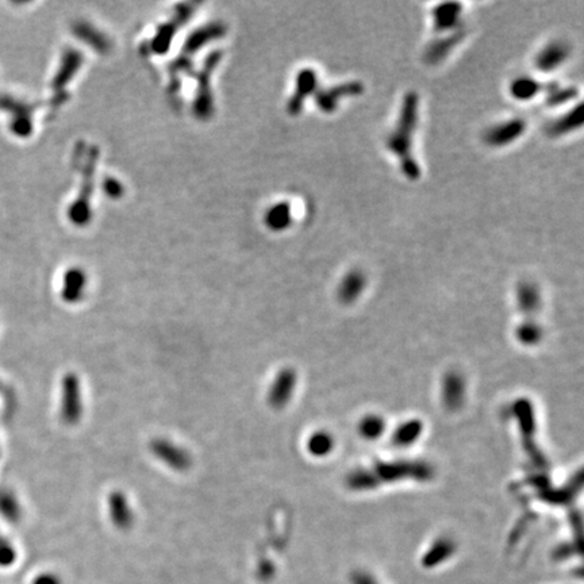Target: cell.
<instances>
[{
    "label": "cell",
    "instance_id": "obj_2",
    "mask_svg": "<svg viewBox=\"0 0 584 584\" xmlns=\"http://www.w3.org/2000/svg\"><path fill=\"white\" fill-rule=\"evenodd\" d=\"M82 382L77 373L68 372L61 379L60 418L66 426H76L84 412Z\"/></svg>",
    "mask_w": 584,
    "mask_h": 584
},
{
    "label": "cell",
    "instance_id": "obj_15",
    "mask_svg": "<svg viewBox=\"0 0 584 584\" xmlns=\"http://www.w3.org/2000/svg\"><path fill=\"white\" fill-rule=\"evenodd\" d=\"M0 516L10 523L18 522L22 517V504L15 493L7 487L0 488Z\"/></svg>",
    "mask_w": 584,
    "mask_h": 584
},
{
    "label": "cell",
    "instance_id": "obj_19",
    "mask_svg": "<svg viewBox=\"0 0 584 584\" xmlns=\"http://www.w3.org/2000/svg\"><path fill=\"white\" fill-rule=\"evenodd\" d=\"M386 430V422L380 415L369 414L359 424V432L366 440H376L383 435Z\"/></svg>",
    "mask_w": 584,
    "mask_h": 584
},
{
    "label": "cell",
    "instance_id": "obj_25",
    "mask_svg": "<svg viewBox=\"0 0 584 584\" xmlns=\"http://www.w3.org/2000/svg\"><path fill=\"white\" fill-rule=\"evenodd\" d=\"M17 559V551L0 533V567H10Z\"/></svg>",
    "mask_w": 584,
    "mask_h": 584
},
{
    "label": "cell",
    "instance_id": "obj_7",
    "mask_svg": "<svg viewBox=\"0 0 584 584\" xmlns=\"http://www.w3.org/2000/svg\"><path fill=\"white\" fill-rule=\"evenodd\" d=\"M571 56V46L562 41L546 43L534 59V66L542 73H551L557 70Z\"/></svg>",
    "mask_w": 584,
    "mask_h": 584
},
{
    "label": "cell",
    "instance_id": "obj_26",
    "mask_svg": "<svg viewBox=\"0 0 584 584\" xmlns=\"http://www.w3.org/2000/svg\"><path fill=\"white\" fill-rule=\"evenodd\" d=\"M33 584H61V581H60V578L57 575L46 572V574H43V575L37 576L34 579V583Z\"/></svg>",
    "mask_w": 584,
    "mask_h": 584
},
{
    "label": "cell",
    "instance_id": "obj_24",
    "mask_svg": "<svg viewBox=\"0 0 584 584\" xmlns=\"http://www.w3.org/2000/svg\"><path fill=\"white\" fill-rule=\"evenodd\" d=\"M290 223V209L288 204H278L269 211V226L274 229H284Z\"/></svg>",
    "mask_w": 584,
    "mask_h": 584
},
{
    "label": "cell",
    "instance_id": "obj_17",
    "mask_svg": "<svg viewBox=\"0 0 584 584\" xmlns=\"http://www.w3.org/2000/svg\"><path fill=\"white\" fill-rule=\"evenodd\" d=\"M442 392H444V400H445L447 406L451 407V409H454V407L456 409L463 402V396H464L463 377L458 376L457 373L448 375L445 377V382H444Z\"/></svg>",
    "mask_w": 584,
    "mask_h": 584
},
{
    "label": "cell",
    "instance_id": "obj_10",
    "mask_svg": "<svg viewBox=\"0 0 584 584\" xmlns=\"http://www.w3.org/2000/svg\"><path fill=\"white\" fill-rule=\"evenodd\" d=\"M465 30H458L449 34H444L442 37L434 40L428 45L425 50V61L429 64H438L445 60L449 53L454 49V46L464 38Z\"/></svg>",
    "mask_w": 584,
    "mask_h": 584
},
{
    "label": "cell",
    "instance_id": "obj_23",
    "mask_svg": "<svg viewBox=\"0 0 584 584\" xmlns=\"http://www.w3.org/2000/svg\"><path fill=\"white\" fill-rule=\"evenodd\" d=\"M541 337H542V329L534 321H526V322L519 324L518 330H517V338L522 344L534 345L540 341Z\"/></svg>",
    "mask_w": 584,
    "mask_h": 584
},
{
    "label": "cell",
    "instance_id": "obj_13",
    "mask_svg": "<svg viewBox=\"0 0 584 584\" xmlns=\"http://www.w3.org/2000/svg\"><path fill=\"white\" fill-rule=\"evenodd\" d=\"M542 87L534 77L518 76L510 84V95L518 102H529L540 93Z\"/></svg>",
    "mask_w": 584,
    "mask_h": 584
},
{
    "label": "cell",
    "instance_id": "obj_18",
    "mask_svg": "<svg viewBox=\"0 0 584 584\" xmlns=\"http://www.w3.org/2000/svg\"><path fill=\"white\" fill-rule=\"evenodd\" d=\"M334 448V440L327 432L313 433L307 440V451L311 456L324 457Z\"/></svg>",
    "mask_w": 584,
    "mask_h": 584
},
{
    "label": "cell",
    "instance_id": "obj_16",
    "mask_svg": "<svg viewBox=\"0 0 584 584\" xmlns=\"http://www.w3.org/2000/svg\"><path fill=\"white\" fill-rule=\"evenodd\" d=\"M86 276L80 271H70L64 278L63 299L68 303H77L84 295Z\"/></svg>",
    "mask_w": 584,
    "mask_h": 584
},
{
    "label": "cell",
    "instance_id": "obj_1",
    "mask_svg": "<svg viewBox=\"0 0 584 584\" xmlns=\"http://www.w3.org/2000/svg\"><path fill=\"white\" fill-rule=\"evenodd\" d=\"M418 95L412 91L407 92L399 110L398 122L386 138L387 149L398 157L402 172L409 180H417L421 176L419 165L412 156V138L418 123Z\"/></svg>",
    "mask_w": 584,
    "mask_h": 584
},
{
    "label": "cell",
    "instance_id": "obj_4",
    "mask_svg": "<svg viewBox=\"0 0 584 584\" xmlns=\"http://www.w3.org/2000/svg\"><path fill=\"white\" fill-rule=\"evenodd\" d=\"M527 128L523 118H510L490 126L483 133V142L490 148H504L519 140Z\"/></svg>",
    "mask_w": 584,
    "mask_h": 584
},
{
    "label": "cell",
    "instance_id": "obj_8",
    "mask_svg": "<svg viewBox=\"0 0 584 584\" xmlns=\"http://www.w3.org/2000/svg\"><path fill=\"white\" fill-rule=\"evenodd\" d=\"M108 516L112 525L121 530H129L134 523V510L123 491H112L107 497Z\"/></svg>",
    "mask_w": 584,
    "mask_h": 584
},
{
    "label": "cell",
    "instance_id": "obj_20",
    "mask_svg": "<svg viewBox=\"0 0 584 584\" xmlns=\"http://www.w3.org/2000/svg\"><path fill=\"white\" fill-rule=\"evenodd\" d=\"M318 79H317V73L311 69H304L299 75L298 79V93L297 98L294 99V103H291V111H297L299 107V103H302L304 100V96L311 93L314 91V88L317 87Z\"/></svg>",
    "mask_w": 584,
    "mask_h": 584
},
{
    "label": "cell",
    "instance_id": "obj_9",
    "mask_svg": "<svg viewBox=\"0 0 584 584\" xmlns=\"http://www.w3.org/2000/svg\"><path fill=\"white\" fill-rule=\"evenodd\" d=\"M582 125H583V108H582V105H578L571 108L562 117L556 118L555 121H551L545 126V133L551 138H559L576 129H581Z\"/></svg>",
    "mask_w": 584,
    "mask_h": 584
},
{
    "label": "cell",
    "instance_id": "obj_11",
    "mask_svg": "<svg viewBox=\"0 0 584 584\" xmlns=\"http://www.w3.org/2000/svg\"><path fill=\"white\" fill-rule=\"evenodd\" d=\"M363 92V86L359 82H350L341 86L331 87L329 89L320 93L318 96V106L324 112H333L337 110L338 103L345 96H356Z\"/></svg>",
    "mask_w": 584,
    "mask_h": 584
},
{
    "label": "cell",
    "instance_id": "obj_6",
    "mask_svg": "<svg viewBox=\"0 0 584 584\" xmlns=\"http://www.w3.org/2000/svg\"><path fill=\"white\" fill-rule=\"evenodd\" d=\"M433 30L437 34H449L463 30V4L441 3L432 10Z\"/></svg>",
    "mask_w": 584,
    "mask_h": 584
},
{
    "label": "cell",
    "instance_id": "obj_3",
    "mask_svg": "<svg viewBox=\"0 0 584 584\" xmlns=\"http://www.w3.org/2000/svg\"><path fill=\"white\" fill-rule=\"evenodd\" d=\"M149 451L154 458L163 463L165 467L176 472H186L193 467L191 454L165 437H157L151 440Z\"/></svg>",
    "mask_w": 584,
    "mask_h": 584
},
{
    "label": "cell",
    "instance_id": "obj_21",
    "mask_svg": "<svg viewBox=\"0 0 584 584\" xmlns=\"http://www.w3.org/2000/svg\"><path fill=\"white\" fill-rule=\"evenodd\" d=\"M578 96L575 87H562L552 84L546 88V103L548 106H562Z\"/></svg>",
    "mask_w": 584,
    "mask_h": 584
},
{
    "label": "cell",
    "instance_id": "obj_14",
    "mask_svg": "<svg viewBox=\"0 0 584 584\" xmlns=\"http://www.w3.org/2000/svg\"><path fill=\"white\" fill-rule=\"evenodd\" d=\"M517 304L521 311L526 314H533L540 308L541 294L540 290L536 284L530 281H522L517 287Z\"/></svg>",
    "mask_w": 584,
    "mask_h": 584
},
{
    "label": "cell",
    "instance_id": "obj_22",
    "mask_svg": "<svg viewBox=\"0 0 584 584\" xmlns=\"http://www.w3.org/2000/svg\"><path fill=\"white\" fill-rule=\"evenodd\" d=\"M421 429H422V426L417 421H409L407 424L399 426L394 434L395 445L410 447V445H412V442L419 437Z\"/></svg>",
    "mask_w": 584,
    "mask_h": 584
},
{
    "label": "cell",
    "instance_id": "obj_12",
    "mask_svg": "<svg viewBox=\"0 0 584 584\" xmlns=\"http://www.w3.org/2000/svg\"><path fill=\"white\" fill-rule=\"evenodd\" d=\"M367 287L366 275L359 271L353 269L347 272L338 285V298L344 303H353L357 301Z\"/></svg>",
    "mask_w": 584,
    "mask_h": 584
},
{
    "label": "cell",
    "instance_id": "obj_5",
    "mask_svg": "<svg viewBox=\"0 0 584 584\" xmlns=\"http://www.w3.org/2000/svg\"><path fill=\"white\" fill-rule=\"evenodd\" d=\"M297 383H298V377L294 369L291 368L280 369L274 377L267 392L268 405L275 410H280L283 407H285L294 396Z\"/></svg>",
    "mask_w": 584,
    "mask_h": 584
}]
</instances>
